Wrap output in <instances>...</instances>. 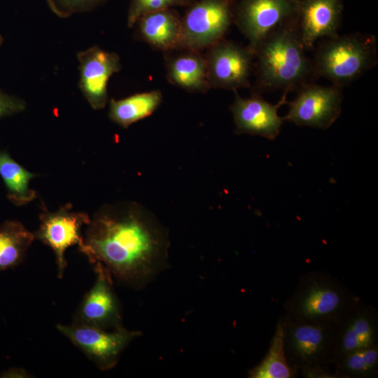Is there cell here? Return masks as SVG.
Returning <instances> with one entry per match:
<instances>
[{
    "label": "cell",
    "instance_id": "cell-1",
    "mask_svg": "<svg viewBox=\"0 0 378 378\" xmlns=\"http://www.w3.org/2000/svg\"><path fill=\"white\" fill-rule=\"evenodd\" d=\"M78 251L101 262L113 279L139 290L167 268V228L143 205L132 201L102 206L90 218Z\"/></svg>",
    "mask_w": 378,
    "mask_h": 378
},
{
    "label": "cell",
    "instance_id": "cell-2",
    "mask_svg": "<svg viewBox=\"0 0 378 378\" xmlns=\"http://www.w3.org/2000/svg\"><path fill=\"white\" fill-rule=\"evenodd\" d=\"M295 18L271 31L255 51L252 93L297 91L315 78L312 61L305 54Z\"/></svg>",
    "mask_w": 378,
    "mask_h": 378
},
{
    "label": "cell",
    "instance_id": "cell-3",
    "mask_svg": "<svg viewBox=\"0 0 378 378\" xmlns=\"http://www.w3.org/2000/svg\"><path fill=\"white\" fill-rule=\"evenodd\" d=\"M360 299L341 281L318 270L301 276L293 294L284 303V314L310 324L338 321Z\"/></svg>",
    "mask_w": 378,
    "mask_h": 378
},
{
    "label": "cell",
    "instance_id": "cell-4",
    "mask_svg": "<svg viewBox=\"0 0 378 378\" xmlns=\"http://www.w3.org/2000/svg\"><path fill=\"white\" fill-rule=\"evenodd\" d=\"M377 38L355 32L321 39L312 59L316 78L323 77L342 88L377 65Z\"/></svg>",
    "mask_w": 378,
    "mask_h": 378
},
{
    "label": "cell",
    "instance_id": "cell-5",
    "mask_svg": "<svg viewBox=\"0 0 378 378\" xmlns=\"http://www.w3.org/2000/svg\"><path fill=\"white\" fill-rule=\"evenodd\" d=\"M284 348L288 365L307 378H335V323L310 324L280 318Z\"/></svg>",
    "mask_w": 378,
    "mask_h": 378
},
{
    "label": "cell",
    "instance_id": "cell-6",
    "mask_svg": "<svg viewBox=\"0 0 378 378\" xmlns=\"http://www.w3.org/2000/svg\"><path fill=\"white\" fill-rule=\"evenodd\" d=\"M235 3L234 0H195L181 18L178 48L200 52L223 39L234 23Z\"/></svg>",
    "mask_w": 378,
    "mask_h": 378
},
{
    "label": "cell",
    "instance_id": "cell-7",
    "mask_svg": "<svg viewBox=\"0 0 378 378\" xmlns=\"http://www.w3.org/2000/svg\"><path fill=\"white\" fill-rule=\"evenodd\" d=\"M56 327L101 370L113 368L125 348L141 335L140 331L127 330L122 326L111 332L74 323L57 324Z\"/></svg>",
    "mask_w": 378,
    "mask_h": 378
},
{
    "label": "cell",
    "instance_id": "cell-8",
    "mask_svg": "<svg viewBox=\"0 0 378 378\" xmlns=\"http://www.w3.org/2000/svg\"><path fill=\"white\" fill-rule=\"evenodd\" d=\"M204 58L210 88L234 91L250 86L255 52L248 46L223 38L208 48Z\"/></svg>",
    "mask_w": 378,
    "mask_h": 378
},
{
    "label": "cell",
    "instance_id": "cell-9",
    "mask_svg": "<svg viewBox=\"0 0 378 378\" xmlns=\"http://www.w3.org/2000/svg\"><path fill=\"white\" fill-rule=\"evenodd\" d=\"M40 225L33 233L34 238L49 246L55 253L57 276L62 278L67 266L66 249L74 245H83L81 229L90 222L88 214L73 211L67 203L57 211H50L43 207L39 215Z\"/></svg>",
    "mask_w": 378,
    "mask_h": 378
},
{
    "label": "cell",
    "instance_id": "cell-10",
    "mask_svg": "<svg viewBox=\"0 0 378 378\" xmlns=\"http://www.w3.org/2000/svg\"><path fill=\"white\" fill-rule=\"evenodd\" d=\"M297 96L288 105L283 120L298 126L325 130L330 127L342 111V88L308 83L297 90Z\"/></svg>",
    "mask_w": 378,
    "mask_h": 378
},
{
    "label": "cell",
    "instance_id": "cell-11",
    "mask_svg": "<svg viewBox=\"0 0 378 378\" xmlns=\"http://www.w3.org/2000/svg\"><path fill=\"white\" fill-rule=\"evenodd\" d=\"M297 0H239L234 23L255 52L260 42L274 29L295 18Z\"/></svg>",
    "mask_w": 378,
    "mask_h": 378
},
{
    "label": "cell",
    "instance_id": "cell-12",
    "mask_svg": "<svg viewBox=\"0 0 378 378\" xmlns=\"http://www.w3.org/2000/svg\"><path fill=\"white\" fill-rule=\"evenodd\" d=\"M94 265L95 281L77 307L73 323L104 330L121 327L122 312L113 279L101 262Z\"/></svg>",
    "mask_w": 378,
    "mask_h": 378
},
{
    "label": "cell",
    "instance_id": "cell-13",
    "mask_svg": "<svg viewBox=\"0 0 378 378\" xmlns=\"http://www.w3.org/2000/svg\"><path fill=\"white\" fill-rule=\"evenodd\" d=\"M234 92V100L230 106L235 124V134L258 135L274 140L284 122L277 111L286 104L287 94H283L276 104L265 100L261 94L252 93L250 97H242Z\"/></svg>",
    "mask_w": 378,
    "mask_h": 378
},
{
    "label": "cell",
    "instance_id": "cell-14",
    "mask_svg": "<svg viewBox=\"0 0 378 378\" xmlns=\"http://www.w3.org/2000/svg\"><path fill=\"white\" fill-rule=\"evenodd\" d=\"M343 9L342 0H297L295 22L306 50L338 35Z\"/></svg>",
    "mask_w": 378,
    "mask_h": 378
},
{
    "label": "cell",
    "instance_id": "cell-15",
    "mask_svg": "<svg viewBox=\"0 0 378 378\" xmlns=\"http://www.w3.org/2000/svg\"><path fill=\"white\" fill-rule=\"evenodd\" d=\"M79 62V88L94 110L104 108L108 99L107 83L111 76L121 69L115 52L92 46L77 54Z\"/></svg>",
    "mask_w": 378,
    "mask_h": 378
},
{
    "label": "cell",
    "instance_id": "cell-16",
    "mask_svg": "<svg viewBox=\"0 0 378 378\" xmlns=\"http://www.w3.org/2000/svg\"><path fill=\"white\" fill-rule=\"evenodd\" d=\"M378 345V312L360 301L335 326V363L342 356Z\"/></svg>",
    "mask_w": 378,
    "mask_h": 378
},
{
    "label": "cell",
    "instance_id": "cell-17",
    "mask_svg": "<svg viewBox=\"0 0 378 378\" xmlns=\"http://www.w3.org/2000/svg\"><path fill=\"white\" fill-rule=\"evenodd\" d=\"M165 54L167 78L172 84L190 92H206L210 88L204 55L200 52L177 48Z\"/></svg>",
    "mask_w": 378,
    "mask_h": 378
},
{
    "label": "cell",
    "instance_id": "cell-18",
    "mask_svg": "<svg viewBox=\"0 0 378 378\" xmlns=\"http://www.w3.org/2000/svg\"><path fill=\"white\" fill-rule=\"evenodd\" d=\"M136 24L139 36L153 48L164 52L178 48L181 18L174 8L145 14Z\"/></svg>",
    "mask_w": 378,
    "mask_h": 378
},
{
    "label": "cell",
    "instance_id": "cell-19",
    "mask_svg": "<svg viewBox=\"0 0 378 378\" xmlns=\"http://www.w3.org/2000/svg\"><path fill=\"white\" fill-rule=\"evenodd\" d=\"M162 100V92L153 90L137 93L128 97L109 102L108 117L123 128L150 115L159 107Z\"/></svg>",
    "mask_w": 378,
    "mask_h": 378
},
{
    "label": "cell",
    "instance_id": "cell-20",
    "mask_svg": "<svg viewBox=\"0 0 378 378\" xmlns=\"http://www.w3.org/2000/svg\"><path fill=\"white\" fill-rule=\"evenodd\" d=\"M34 234L20 222L6 220L0 224V272L22 262L34 240Z\"/></svg>",
    "mask_w": 378,
    "mask_h": 378
},
{
    "label": "cell",
    "instance_id": "cell-21",
    "mask_svg": "<svg viewBox=\"0 0 378 378\" xmlns=\"http://www.w3.org/2000/svg\"><path fill=\"white\" fill-rule=\"evenodd\" d=\"M0 176L6 187L8 198L15 205L27 204L36 197L29 183L38 174L27 170L6 151H0Z\"/></svg>",
    "mask_w": 378,
    "mask_h": 378
},
{
    "label": "cell",
    "instance_id": "cell-22",
    "mask_svg": "<svg viewBox=\"0 0 378 378\" xmlns=\"http://www.w3.org/2000/svg\"><path fill=\"white\" fill-rule=\"evenodd\" d=\"M298 373L288 363L284 348L283 328L279 318L268 351L248 372L251 378H293Z\"/></svg>",
    "mask_w": 378,
    "mask_h": 378
},
{
    "label": "cell",
    "instance_id": "cell-23",
    "mask_svg": "<svg viewBox=\"0 0 378 378\" xmlns=\"http://www.w3.org/2000/svg\"><path fill=\"white\" fill-rule=\"evenodd\" d=\"M335 378H374L378 375V345L351 352L333 365Z\"/></svg>",
    "mask_w": 378,
    "mask_h": 378
},
{
    "label": "cell",
    "instance_id": "cell-24",
    "mask_svg": "<svg viewBox=\"0 0 378 378\" xmlns=\"http://www.w3.org/2000/svg\"><path fill=\"white\" fill-rule=\"evenodd\" d=\"M195 0H130L127 10V26L132 27L144 15L177 6L188 7Z\"/></svg>",
    "mask_w": 378,
    "mask_h": 378
},
{
    "label": "cell",
    "instance_id": "cell-25",
    "mask_svg": "<svg viewBox=\"0 0 378 378\" xmlns=\"http://www.w3.org/2000/svg\"><path fill=\"white\" fill-rule=\"evenodd\" d=\"M108 0H47L49 8L59 18H66L74 13L89 12Z\"/></svg>",
    "mask_w": 378,
    "mask_h": 378
},
{
    "label": "cell",
    "instance_id": "cell-26",
    "mask_svg": "<svg viewBox=\"0 0 378 378\" xmlns=\"http://www.w3.org/2000/svg\"><path fill=\"white\" fill-rule=\"evenodd\" d=\"M25 108L24 100L0 90V119L20 113Z\"/></svg>",
    "mask_w": 378,
    "mask_h": 378
},
{
    "label": "cell",
    "instance_id": "cell-27",
    "mask_svg": "<svg viewBox=\"0 0 378 378\" xmlns=\"http://www.w3.org/2000/svg\"><path fill=\"white\" fill-rule=\"evenodd\" d=\"M3 377H31V374L25 370L20 368H11L5 371L2 376Z\"/></svg>",
    "mask_w": 378,
    "mask_h": 378
},
{
    "label": "cell",
    "instance_id": "cell-28",
    "mask_svg": "<svg viewBox=\"0 0 378 378\" xmlns=\"http://www.w3.org/2000/svg\"><path fill=\"white\" fill-rule=\"evenodd\" d=\"M3 42H4V38L1 35H0V47L1 46Z\"/></svg>",
    "mask_w": 378,
    "mask_h": 378
}]
</instances>
